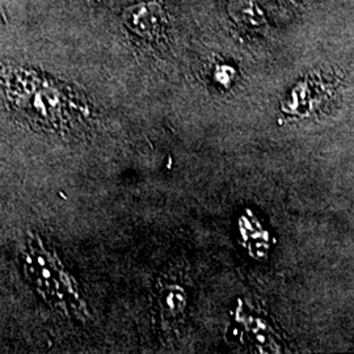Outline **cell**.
<instances>
[{
    "mask_svg": "<svg viewBox=\"0 0 354 354\" xmlns=\"http://www.w3.org/2000/svg\"><path fill=\"white\" fill-rule=\"evenodd\" d=\"M20 259L24 277L46 304L66 314H82L83 304L74 281L36 232H28Z\"/></svg>",
    "mask_w": 354,
    "mask_h": 354,
    "instance_id": "7a4b0ae2",
    "label": "cell"
},
{
    "mask_svg": "<svg viewBox=\"0 0 354 354\" xmlns=\"http://www.w3.org/2000/svg\"><path fill=\"white\" fill-rule=\"evenodd\" d=\"M6 96L13 112L33 130L64 133L71 121L68 100L53 82L24 68L3 73Z\"/></svg>",
    "mask_w": 354,
    "mask_h": 354,
    "instance_id": "6da1fadb",
    "label": "cell"
},
{
    "mask_svg": "<svg viewBox=\"0 0 354 354\" xmlns=\"http://www.w3.org/2000/svg\"><path fill=\"white\" fill-rule=\"evenodd\" d=\"M122 23L134 36L152 41L160 37L168 24L165 7L156 0H145L124 10Z\"/></svg>",
    "mask_w": 354,
    "mask_h": 354,
    "instance_id": "3957f363",
    "label": "cell"
}]
</instances>
